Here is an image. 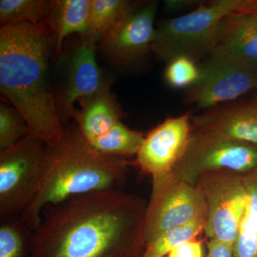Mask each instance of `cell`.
I'll return each mask as SVG.
<instances>
[{"mask_svg":"<svg viewBox=\"0 0 257 257\" xmlns=\"http://www.w3.org/2000/svg\"><path fill=\"white\" fill-rule=\"evenodd\" d=\"M241 0H214L197 9L165 20L156 29L151 50L170 62L186 57L197 62L210 57L222 19L238 11Z\"/></svg>","mask_w":257,"mask_h":257,"instance_id":"obj_4","label":"cell"},{"mask_svg":"<svg viewBox=\"0 0 257 257\" xmlns=\"http://www.w3.org/2000/svg\"><path fill=\"white\" fill-rule=\"evenodd\" d=\"M206 219H199L165 231L145 245L143 257H166L181 243L195 239L204 231Z\"/></svg>","mask_w":257,"mask_h":257,"instance_id":"obj_20","label":"cell"},{"mask_svg":"<svg viewBox=\"0 0 257 257\" xmlns=\"http://www.w3.org/2000/svg\"><path fill=\"white\" fill-rule=\"evenodd\" d=\"M43 24H12L0 30V90L32 135L53 146L63 138L49 73Z\"/></svg>","mask_w":257,"mask_h":257,"instance_id":"obj_2","label":"cell"},{"mask_svg":"<svg viewBox=\"0 0 257 257\" xmlns=\"http://www.w3.org/2000/svg\"><path fill=\"white\" fill-rule=\"evenodd\" d=\"M251 68H252L253 70L256 71L257 72V57L256 59H254L249 64H248Z\"/></svg>","mask_w":257,"mask_h":257,"instance_id":"obj_28","label":"cell"},{"mask_svg":"<svg viewBox=\"0 0 257 257\" xmlns=\"http://www.w3.org/2000/svg\"><path fill=\"white\" fill-rule=\"evenodd\" d=\"M200 75L199 66L186 57H176L170 60L165 71L166 82L175 89L193 87L199 81Z\"/></svg>","mask_w":257,"mask_h":257,"instance_id":"obj_23","label":"cell"},{"mask_svg":"<svg viewBox=\"0 0 257 257\" xmlns=\"http://www.w3.org/2000/svg\"><path fill=\"white\" fill-rule=\"evenodd\" d=\"M196 187L207 204L205 229L208 237L234 244L246 206L243 174L229 170L207 172Z\"/></svg>","mask_w":257,"mask_h":257,"instance_id":"obj_8","label":"cell"},{"mask_svg":"<svg viewBox=\"0 0 257 257\" xmlns=\"http://www.w3.org/2000/svg\"><path fill=\"white\" fill-rule=\"evenodd\" d=\"M238 11L257 15V0H241Z\"/></svg>","mask_w":257,"mask_h":257,"instance_id":"obj_26","label":"cell"},{"mask_svg":"<svg viewBox=\"0 0 257 257\" xmlns=\"http://www.w3.org/2000/svg\"><path fill=\"white\" fill-rule=\"evenodd\" d=\"M53 3L42 0H1L2 26L20 23L43 24Z\"/></svg>","mask_w":257,"mask_h":257,"instance_id":"obj_19","label":"cell"},{"mask_svg":"<svg viewBox=\"0 0 257 257\" xmlns=\"http://www.w3.org/2000/svg\"><path fill=\"white\" fill-rule=\"evenodd\" d=\"M147 202L113 189L47 206L32 231L30 257H143Z\"/></svg>","mask_w":257,"mask_h":257,"instance_id":"obj_1","label":"cell"},{"mask_svg":"<svg viewBox=\"0 0 257 257\" xmlns=\"http://www.w3.org/2000/svg\"><path fill=\"white\" fill-rule=\"evenodd\" d=\"M204 255L202 241L195 238L178 245L167 257H204Z\"/></svg>","mask_w":257,"mask_h":257,"instance_id":"obj_24","label":"cell"},{"mask_svg":"<svg viewBox=\"0 0 257 257\" xmlns=\"http://www.w3.org/2000/svg\"><path fill=\"white\" fill-rule=\"evenodd\" d=\"M200 78L189 89L184 102L197 109L214 107L235 100L257 89V72L248 65L208 57L202 65Z\"/></svg>","mask_w":257,"mask_h":257,"instance_id":"obj_9","label":"cell"},{"mask_svg":"<svg viewBox=\"0 0 257 257\" xmlns=\"http://www.w3.org/2000/svg\"><path fill=\"white\" fill-rule=\"evenodd\" d=\"M253 101H254V102L257 104V94L256 95V97H255L254 100Z\"/></svg>","mask_w":257,"mask_h":257,"instance_id":"obj_29","label":"cell"},{"mask_svg":"<svg viewBox=\"0 0 257 257\" xmlns=\"http://www.w3.org/2000/svg\"><path fill=\"white\" fill-rule=\"evenodd\" d=\"M158 3L150 2L131 8L102 36L106 55L118 63L140 60L151 50L155 38Z\"/></svg>","mask_w":257,"mask_h":257,"instance_id":"obj_10","label":"cell"},{"mask_svg":"<svg viewBox=\"0 0 257 257\" xmlns=\"http://www.w3.org/2000/svg\"><path fill=\"white\" fill-rule=\"evenodd\" d=\"M45 143L30 134L0 153V220L20 217L35 201L44 176Z\"/></svg>","mask_w":257,"mask_h":257,"instance_id":"obj_5","label":"cell"},{"mask_svg":"<svg viewBox=\"0 0 257 257\" xmlns=\"http://www.w3.org/2000/svg\"><path fill=\"white\" fill-rule=\"evenodd\" d=\"M130 165L126 158L96 151L79 128L66 130L58 143L45 146L41 187L20 218L34 231L47 206L88 193L120 189Z\"/></svg>","mask_w":257,"mask_h":257,"instance_id":"obj_3","label":"cell"},{"mask_svg":"<svg viewBox=\"0 0 257 257\" xmlns=\"http://www.w3.org/2000/svg\"><path fill=\"white\" fill-rule=\"evenodd\" d=\"M90 3L91 0H61L53 3L57 50H62L64 39L70 34L88 35Z\"/></svg>","mask_w":257,"mask_h":257,"instance_id":"obj_17","label":"cell"},{"mask_svg":"<svg viewBox=\"0 0 257 257\" xmlns=\"http://www.w3.org/2000/svg\"><path fill=\"white\" fill-rule=\"evenodd\" d=\"M243 175L246 206L233 244V257H257V170Z\"/></svg>","mask_w":257,"mask_h":257,"instance_id":"obj_16","label":"cell"},{"mask_svg":"<svg viewBox=\"0 0 257 257\" xmlns=\"http://www.w3.org/2000/svg\"><path fill=\"white\" fill-rule=\"evenodd\" d=\"M89 37L74 50L69 62L62 106L64 114L72 111L76 101L103 92L102 75L96 60V38Z\"/></svg>","mask_w":257,"mask_h":257,"instance_id":"obj_14","label":"cell"},{"mask_svg":"<svg viewBox=\"0 0 257 257\" xmlns=\"http://www.w3.org/2000/svg\"><path fill=\"white\" fill-rule=\"evenodd\" d=\"M133 7L125 0H91L88 35L102 37Z\"/></svg>","mask_w":257,"mask_h":257,"instance_id":"obj_21","label":"cell"},{"mask_svg":"<svg viewBox=\"0 0 257 257\" xmlns=\"http://www.w3.org/2000/svg\"><path fill=\"white\" fill-rule=\"evenodd\" d=\"M32 134L25 120L16 109L5 104L0 106V151L14 146Z\"/></svg>","mask_w":257,"mask_h":257,"instance_id":"obj_22","label":"cell"},{"mask_svg":"<svg viewBox=\"0 0 257 257\" xmlns=\"http://www.w3.org/2000/svg\"><path fill=\"white\" fill-rule=\"evenodd\" d=\"M257 170V145L192 128L183 155L172 173L196 186L207 172L229 170L246 174Z\"/></svg>","mask_w":257,"mask_h":257,"instance_id":"obj_6","label":"cell"},{"mask_svg":"<svg viewBox=\"0 0 257 257\" xmlns=\"http://www.w3.org/2000/svg\"><path fill=\"white\" fill-rule=\"evenodd\" d=\"M145 138L143 133L130 130L119 121L107 133L89 143L101 154L126 158L138 155Z\"/></svg>","mask_w":257,"mask_h":257,"instance_id":"obj_18","label":"cell"},{"mask_svg":"<svg viewBox=\"0 0 257 257\" xmlns=\"http://www.w3.org/2000/svg\"><path fill=\"white\" fill-rule=\"evenodd\" d=\"M89 99L78 116V128L83 137L90 142L102 136L120 121L116 106L105 92Z\"/></svg>","mask_w":257,"mask_h":257,"instance_id":"obj_15","label":"cell"},{"mask_svg":"<svg viewBox=\"0 0 257 257\" xmlns=\"http://www.w3.org/2000/svg\"><path fill=\"white\" fill-rule=\"evenodd\" d=\"M152 177L151 196L145 214L146 244L168 230L199 219L207 220V204L196 186L172 172Z\"/></svg>","mask_w":257,"mask_h":257,"instance_id":"obj_7","label":"cell"},{"mask_svg":"<svg viewBox=\"0 0 257 257\" xmlns=\"http://www.w3.org/2000/svg\"><path fill=\"white\" fill-rule=\"evenodd\" d=\"M207 257H233V245L211 239L207 244Z\"/></svg>","mask_w":257,"mask_h":257,"instance_id":"obj_25","label":"cell"},{"mask_svg":"<svg viewBox=\"0 0 257 257\" xmlns=\"http://www.w3.org/2000/svg\"><path fill=\"white\" fill-rule=\"evenodd\" d=\"M194 1H182V0H174V1H166L165 5L167 8L170 10H177L182 8H187L189 5L196 4Z\"/></svg>","mask_w":257,"mask_h":257,"instance_id":"obj_27","label":"cell"},{"mask_svg":"<svg viewBox=\"0 0 257 257\" xmlns=\"http://www.w3.org/2000/svg\"><path fill=\"white\" fill-rule=\"evenodd\" d=\"M212 58L248 65L257 57V15L233 12L221 20Z\"/></svg>","mask_w":257,"mask_h":257,"instance_id":"obj_12","label":"cell"},{"mask_svg":"<svg viewBox=\"0 0 257 257\" xmlns=\"http://www.w3.org/2000/svg\"><path fill=\"white\" fill-rule=\"evenodd\" d=\"M192 128L257 145V104L254 101L211 109L192 116Z\"/></svg>","mask_w":257,"mask_h":257,"instance_id":"obj_13","label":"cell"},{"mask_svg":"<svg viewBox=\"0 0 257 257\" xmlns=\"http://www.w3.org/2000/svg\"><path fill=\"white\" fill-rule=\"evenodd\" d=\"M190 112L166 119L150 132L137 155L141 170L154 176L173 170L185 151L192 132Z\"/></svg>","mask_w":257,"mask_h":257,"instance_id":"obj_11","label":"cell"}]
</instances>
